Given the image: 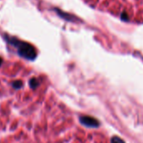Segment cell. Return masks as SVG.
Segmentation results:
<instances>
[{"instance_id":"obj_6","label":"cell","mask_w":143,"mask_h":143,"mask_svg":"<svg viewBox=\"0 0 143 143\" xmlns=\"http://www.w3.org/2000/svg\"><path fill=\"white\" fill-rule=\"evenodd\" d=\"M111 143H125L123 140L120 139L118 136H113L111 139Z\"/></svg>"},{"instance_id":"obj_7","label":"cell","mask_w":143,"mask_h":143,"mask_svg":"<svg viewBox=\"0 0 143 143\" xmlns=\"http://www.w3.org/2000/svg\"><path fill=\"white\" fill-rule=\"evenodd\" d=\"M2 62H3V59L0 57V66H1V65H2Z\"/></svg>"},{"instance_id":"obj_3","label":"cell","mask_w":143,"mask_h":143,"mask_svg":"<svg viewBox=\"0 0 143 143\" xmlns=\"http://www.w3.org/2000/svg\"><path fill=\"white\" fill-rule=\"evenodd\" d=\"M55 11L56 12V13L58 15H59L61 18H62L63 19L66 20V21H69V22H78V19L76 16L71 14V13H65L63 11H61L60 9H58V8H55Z\"/></svg>"},{"instance_id":"obj_5","label":"cell","mask_w":143,"mask_h":143,"mask_svg":"<svg viewBox=\"0 0 143 143\" xmlns=\"http://www.w3.org/2000/svg\"><path fill=\"white\" fill-rule=\"evenodd\" d=\"M12 86H13V87H14L15 89L18 90V89H20V88L22 87V86H23V82H22L21 80H15V81L13 82Z\"/></svg>"},{"instance_id":"obj_2","label":"cell","mask_w":143,"mask_h":143,"mask_svg":"<svg viewBox=\"0 0 143 143\" xmlns=\"http://www.w3.org/2000/svg\"><path fill=\"white\" fill-rule=\"evenodd\" d=\"M80 123L89 128H97L99 126V121L90 115H83L79 118Z\"/></svg>"},{"instance_id":"obj_1","label":"cell","mask_w":143,"mask_h":143,"mask_svg":"<svg viewBox=\"0 0 143 143\" xmlns=\"http://www.w3.org/2000/svg\"><path fill=\"white\" fill-rule=\"evenodd\" d=\"M3 38L8 44H10L14 47L17 48L18 54L22 58L29 60H34L36 58L37 52L32 44L21 41V40L18 39L17 38L10 36V35L8 34H3Z\"/></svg>"},{"instance_id":"obj_4","label":"cell","mask_w":143,"mask_h":143,"mask_svg":"<svg viewBox=\"0 0 143 143\" xmlns=\"http://www.w3.org/2000/svg\"><path fill=\"white\" fill-rule=\"evenodd\" d=\"M30 88H32V89H36L39 86H40V84H41V82H40V80L37 79V78H31L30 80Z\"/></svg>"}]
</instances>
